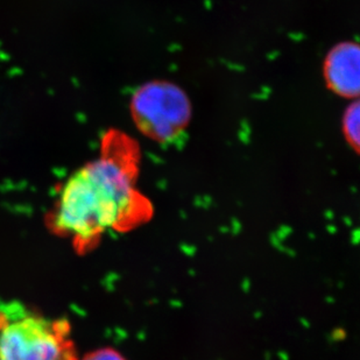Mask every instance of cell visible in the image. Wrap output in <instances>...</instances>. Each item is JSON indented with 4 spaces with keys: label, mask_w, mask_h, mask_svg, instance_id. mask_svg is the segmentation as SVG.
I'll return each mask as SVG.
<instances>
[{
    "label": "cell",
    "mask_w": 360,
    "mask_h": 360,
    "mask_svg": "<svg viewBox=\"0 0 360 360\" xmlns=\"http://www.w3.org/2000/svg\"><path fill=\"white\" fill-rule=\"evenodd\" d=\"M138 158L136 143L120 133L109 134L102 157L72 174L62 188L51 214L54 231L85 250L105 232L148 221L153 209L134 186Z\"/></svg>",
    "instance_id": "cell-1"
},
{
    "label": "cell",
    "mask_w": 360,
    "mask_h": 360,
    "mask_svg": "<svg viewBox=\"0 0 360 360\" xmlns=\"http://www.w3.org/2000/svg\"><path fill=\"white\" fill-rule=\"evenodd\" d=\"M70 326L19 301H0V360L75 359Z\"/></svg>",
    "instance_id": "cell-2"
},
{
    "label": "cell",
    "mask_w": 360,
    "mask_h": 360,
    "mask_svg": "<svg viewBox=\"0 0 360 360\" xmlns=\"http://www.w3.org/2000/svg\"><path fill=\"white\" fill-rule=\"evenodd\" d=\"M133 120L140 132L158 143H169L187 129L191 120V99L170 82H150L133 95Z\"/></svg>",
    "instance_id": "cell-3"
},
{
    "label": "cell",
    "mask_w": 360,
    "mask_h": 360,
    "mask_svg": "<svg viewBox=\"0 0 360 360\" xmlns=\"http://www.w3.org/2000/svg\"><path fill=\"white\" fill-rule=\"evenodd\" d=\"M330 91L344 98H360V44L344 41L333 46L323 62Z\"/></svg>",
    "instance_id": "cell-4"
},
{
    "label": "cell",
    "mask_w": 360,
    "mask_h": 360,
    "mask_svg": "<svg viewBox=\"0 0 360 360\" xmlns=\"http://www.w3.org/2000/svg\"><path fill=\"white\" fill-rule=\"evenodd\" d=\"M343 134L349 146L360 155V98L351 103L344 112Z\"/></svg>",
    "instance_id": "cell-5"
},
{
    "label": "cell",
    "mask_w": 360,
    "mask_h": 360,
    "mask_svg": "<svg viewBox=\"0 0 360 360\" xmlns=\"http://www.w3.org/2000/svg\"><path fill=\"white\" fill-rule=\"evenodd\" d=\"M83 360H126L122 354L111 349H102L89 354L83 358Z\"/></svg>",
    "instance_id": "cell-6"
},
{
    "label": "cell",
    "mask_w": 360,
    "mask_h": 360,
    "mask_svg": "<svg viewBox=\"0 0 360 360\" xmlns=\"http://www.w3.org/2000/svg\"><path fill=\"white\" fill-rule=\"evenodd\" d=\"M72 360H76V359H72Z\"/></svg>",
    "instance_id": "cell-7"
}]
</instances>
